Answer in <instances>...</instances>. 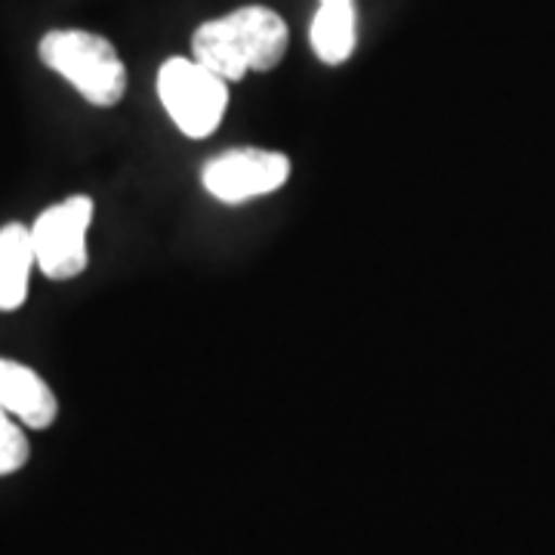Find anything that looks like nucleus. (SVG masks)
Segmentation results:
<instances>
[{"label":"nucleus","instance_id":"f257e3e1","mask_svg":"<svg viewBox=\"0 0 555 555\" xmlns=\"http://www.w3.org/2000/svg\"><path fill=\"white\" fill-rule=\"evenodd\" d=\"M291 43L287 22L269 7H241L219 20L198 25L192 60L222 80H241L247 72H272Z\"/></svg>","mask_w":555,"mask_h":555},{"label":"nucleus","instance_id":"f03ea898","mask_svg":"<svg viewBox=\"0 0 555 555\" xmlns=\"http://www.w3.org/2000/svg\"><path fill=\"white\" fill-rule=\"evenodd\" d=\"M40 62L68 80L83 100L100 108H112L127 93V68L115 43L93 31L60 28L40 38Z\"/></svg>","mask_w":555,"mask_h":555},{"label":"nucleus","instance_id":"7ed1b4c3","mask_svg":"<svg viewBox=\"0 0 555 555\" xmlns=\"http://www.w3.org/2000/svg\"><path fill=\"white\" fill-rule=\"evenodd\" d=\"M158 96L164 112L189 139H204L217 130L229 108V80L204 68L198 60L173 56L160 65Z\"/></svg>","mask_w":555,"mask_h":555},{"label":"nucleus","instance_id":"20e7f679","mask_svg":"<svg viewBox=\"0 0 555 555\" xmlns=\"http://www.w3.org/2000/svg\"><path fill=\"white\" fill-rule=\"evenodd\" d=\"M93 198L72 195L47 207L31 225V244L38 269L50 281H72L87 269V232L93 222Z\"/></svg>","mask_w":555,"mask_h":555},{"label":"nucleus","instance_id":"39448f33","mask_svg":"<svg viewBox=\"0 0 555 555\" xmlns=\"http://www.w3.org/2000/svg\"><path fill=\"white\" fill-rule=\"evenodd\" d=\"M291 179V158L272 149H232L210 160L201 173L204 189L222 204L272 195Z\"/></svg>","mask_w":555,"mask_h":555},{"label":"nucleus","instance_id":"423d86ee","mask_svg":"<svg viewBox=\"0 0 555 555\" xmlns=\"http://www.w3.org/2000/svg\"><path fill=\"white\" fill-rule=\"evenodd\" d=\"M0 408L28 429H47L60 416V401L35 367L0 358Z\"/></svg>","mask_w":555,"mask_h":555},{"label":"nucleus","instance_id":"0eeeda50","mask_svg":"<svg viewBox=\"0 0 555 555\" xmlns=\"http://www.w3.org/2000/svg\"><path fill=\"white\" fill-rule=\"evenodd\" d=\"M38 266L31 229L10 222L0 229V312H16L28 299L31 269Z\"/></svg>","mask_w":555,"mask_h":555},{"label":"nucleus","instance_id":"6e6552de","mask_svg":"<svg viewBox=\"0 0 555 555\" xmlns=\"http://www.w3.org/2000/svg\"><path fill=\"white\" fill-rule=\"evenodd\" d=\"M312 50L321 62L327 65H339L356 53L358 43V13L356 3H339V7H327L321 3L312 20Z\"/></svg>","mask_w":555,"mask_h":555},{"label":"nucleus","instance_id":"1a4fd4ad","mask_svg":"<svg viewBox=\"0 0 555 555\" xmlns=\"http://www.w3.org/2000/svg\"><path fill=\"white\" fill-rule=\"evenodd\" d=\"M31 444L16 423V416L0 408V476H13L28 463Z\"/></svg>","mask_w":555,"mask_h":555},{"label":"nucleus","instance_id":"9d476101","mask_svg":"<svg viewBox=\"0 0 555 555\" xmlns=\"http://www.w3.org/2000/svg\"><path fill=\"white\" fill-rule=\"evenodd\" d=\"M321 3H327V7H339V3H356V0H321Z\"/></svg>","mask_w":555,"mask_h":555}]
</instances>
